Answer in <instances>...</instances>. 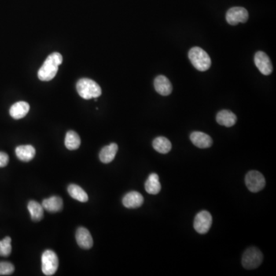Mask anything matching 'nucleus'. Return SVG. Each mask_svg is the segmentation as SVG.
<instances>
[{
  "instance_id": "nucleus-1",
  "label": "nucleus",
  "mask_w": 276,
  "mask_h": 276,
  "mask_svg": "<svg viewBox=\"0 0 276 276\" xmlns=\"http://www.w3.org/2000/svg\"><path fill=\"white\" fill-rule=\"evenodd\" d=\"M63 58L59 52H53L44 61L38 71V78L42 82L52 80L57 74L59 66L62 63Z\"/></svg>"
},
{
  "instance_id": "nucleus-2",
  "label": "nucleus",
  "mask_w": 276,
  "mask_h": 276,
  "mask_svg": "<svg viewBox=\"0 0 276 276\" xmlns=\"http://www.w3.org/2000/svg\"><path fill=\"white\" fill-rule=\"evenodd\" d=\"M76 89L78 94L84 99L97 98L101 94V89L99 85L89 78H82L78 81Z\"/></svg>"
},
{
  "instance_id": "nucleus-3",
  "label": "nucleus",
  "mask_w": 276,
  "mask_h": 276,
  "mask_svg": "<svg viewBox=\"0 0 276 276\" xmlns=\"http://www.w3.org/2000/svg\"><path fill=\"white\" fill-rule=\"evenodd\" d=\"M189 59L196 69L207 71L211 66V59L205 51L200 47L192 48L189 52Z\"/></svg>"
},
{
  "instance_id": "nucleus-4",
  "label": "nucleus",
  "mask_w": 276,
  "mask_h": 276,
  "mask_svg": "<svg viewBox=\"0 0 276 276\" xmlns=\"http://www.w3.org/2000/svg\"><path fill=\"white\" fill-rule=\"evenodd\" d=\"M263 255L259 248L250 247L243 253L242 264L246 269H255L262 264Z\"/></svg>"
},
{
  "instance_id": "nucleus-5",
  "label": "nucleus",
  "mask_w": 276,
  "mask_h": 276,
  "mask_svg": "<svg viewBox=\"0 0 276 276\" xmlns=\"http://www.w3.org/2000/svg\"><path fill=\"white\" fill-rule=\"evenodd\" d=\"M245 185L249 191L257 193L264 189L266 186V179L259 171L251 170L245 176Z\"/></svg>"
},
{
  "instance_id": "nucleus-6",
  "label": "nucleus",
  "mask_w": 276,
  "mask_h": 276,
  "mask_svg": "<svg viewBox=\"0 0 276 276\" xmlns=\"http://www.w3.org/2000/svg\"><path fill=\"white\" fill-rule=\"evenodd\" d=\"M59 267V259L53 251L46 250L42 256V273L45 276H53L57 272Z\"/></svg>"
},
{
  "instance_id": "nucleus-7",
  "label": "nucleus",
  "mask_w": 276,
  "mask_h": 276,
  "mask_svg": "<svg viewBox=\"0 0 276 276\" xmlns=\"http://www.w3.org/2000/svg\"><path fill=\"white\" fill-rule=\"evenodd\" d=\"M212 215L208 211L203 210L198 213L195 216L193 226L195 230L200 234H206L208 233L211 226H212Z\"/></svg>"
},
{
  "instance_id": "nucleus-8",
  "label": "nucleus",
  "mask_w": 276,
  "mask_h": 276,
  "mask_svg": "<svg viewBox=\"0 0 276 276\" xmlns=\"http://www.w3.org/2000/svg\"><path fill=\"white\" fill-rule=\"evenodd\" d=\"M226 19L231 26H236L240 23H245L248 19V12L245 8L233 7L226 12Z\"/></svg>"
},
{
  "instance_id": "nucleus-9",
  "label": "nucleus",
  "mask_w": 276,
  "mask_h": 276,
  "mask_svg": "<svg viewBox=\"0 0 276 276\" xmlns=\"http://www.w3.org/2000/svg\"><path fill=\"white\" fill-rule=\"evenodd\" d=\"M254 61L261 73L264 75H269L273 72V68L271 60L265 52H256Z\"/></svg>"
},
{
  "instance_id": "nucleus-10",
  "label": "nucleus",
  "mask_w": 276,
  "mask_h": 276,
  "mask_svg": "<svg viewBox=\"0 0 276 276\" xmlns=\"http://www.w3.org/2000/svg\"><path fill=\"white\" fill-rule=\"evenodd\" d=\"M76 240L78 245L84 249H89L93 246L92 235L85 228L80 227L77 229Z\"/></svg>"
},
{
  "instance_id": "nucleus-11",
  "label": "nucleus",
  "mask_w": 276,
  "mask_h": 276,
  "mask_svg": "<svg viewBox=\"0 0 276 276\" xmlns=\"http://www.w3.org/2000/svg\"><path fill=\"white\" fill-rule=\"evenodd\" d=\"M122 202L126 208H139L144 203V197L138 192L131 191L123 196Z\"/></svg>"
},
{
  "instance_id": "nucleus-12",
  "label": "nucleus",
  "mask_w": 276,
  "mask_h": 276,
  "mask_svg": "<svg viewBox=\"0 0 276 276\" xmlns=\"http://www.w3.org/2000/svg\"><path fill=\"white\" fill-rule=\"evenodd\" d=\"M154 88L156 92L163 96L169 95L173 90L172 85L164 75H159L155 78Z\"/></svg>"
},
{
  "instance_id": "nucleus-13",
  "label": "nucleus",
  "mask_w": 276,
  "mask_h": 276,
  "mask_svg": "<svg viewBox=\"0 0 276 276\" xmlns=\"http://www.w3.org/2000/svg\"><path fill=\"white\" fill-rule=\"evenodd\" d=\"M190 141L199 148H208L212 146L213 140L205 133L195 131L190 134Z\"/></svg>"
},
{
  "instance_id": "nucleus-14",
  "label": "nucleus",
  "mask_w": 276,
  "mask_h": 276,
  "mask_svg": "<svg viewBox=\"0 0 276 276\" xmlns=\"http://www.w3.org/2000/svg\"><path fill=\"white\" fill-rule=\"evenodd\" d=\"M236 121H237V118H236V115L228 110H222L218 112L217 115H216L217 123L225 127H233L236 123Z\"/></svg>"
},
{
  "instance_id": "nucleus-15",
  "label": "nucleus",
  "mask_w": 276,
  "mask_h": 276,
  "mask_svg": "<svg viewBox=\"0 0 276 276\" xmlns=\"http://www.w3.org/2000/svg\"><path fill=\"white\" fill-rule=\"evenodd\" d=\"M30 104L26 101H19L13 104L9 110L11 117L14 119H21L24 118L30 111Z\"/></svg>"
},
{
  "instance_id": "nucleus-16",
  "label": "nucleus",
  "mask_w": 276,
  "mask_h": 276,
  "mask_svg": "<svg viewBox=\"0 0 276 276\" xmlns=\"http://www.w3.org/2000/svg\"><path fill=\"white\" fill-rule=\"evenodd\" d=\"M118 151V144L115 143L109 144L101 149L99 153V158L102 163H109L113 161Z\"/></svg>"
},
{
  "instance_id": "nucleus-17",
  "label": "nucleus",
  "mask_w": 276,
  "mask_h": 276,
  "mask_svg": "<svg viewBox=\"0 0 276 276\" xmlns=\"http://www.w3.org/2000/svg\"><path fill=\"white\" fill-rule=\"evenodd\" d=\"M42 207L49 213H56L61 211L63 208V201L59 196H52L42 201Z\"/></svg>"
},
{
  "instance_id": "nucleus-18",
  "label": "nucleus",
  "mask_w": 276,
  "mask_h": 276,
  "mask_svg": "<svg viewBox=\"0 0 276 276\" xmlns=\"http://www.w3.org/2000/svg\"><path fill=\"white\" fill-rule=\"evenodd\" d=\"M16 154L22 161L29 162L34 158L35 149L31 145H22L16 148Z\"/></svg>"
},
{
  "instance_id": "nucleus-19",
  "label": "nucleus",
  "mask_w": 276,
  "mask_h": 276,
  "mask_svg": "<svg viewBox=\"0 0 276 276\" xmlns=\"http://www.w3.org/2000/svg\"><path fill=\"white\" fill-rule=\"evenodd\" d=\"M145 189L150 194L156 195L160 193L161 189L158 175L156 174H151L145 183Z\"/></svg>"
},
{
  "instance_id": "nucleus-20",
  "label": "nucleus",
  "mask_w": 276,
  "mask_h": 276,
  "mask_svg": "<svg viewBox=\"0 0 276 276\" xmlns=\"http://www.w3.org/2000/svg\"><path fill=\"white\" fill-rule=\"evenodd\" d=\"M153 148L159 153L165 154L170 152L172 148V144L166 137H158L153 140Z\"/></svg>"
},
{
  "instance_id": "nucleus-21",
  "label": "nucleus",
  "mask_w": 276,
  "mask_h": 276,
  "mask_svg": "<svg viewBox=\"0 0 276 276\" xmlns=\"http://www.w3.org/2000/svg\"><path fill=\"white\" fill-rule=\"evenodd\" d=\"M68 192L70 196L75 200L85 203L89 200V196L86 192L80 186L75 184H71L68 187Z\"/></svg>"
},
{
  "instance_id": "nucleus-22",
  "label": "nucleus",
  "mask_w": 276,
  "mask_h": 276,
  "mask_svg": "<svg viewBox=\"0 0 276 276\" xmlns=\"http://www.w3.org/2000/svg\"><path fill=\"white\" fill-rule=\"evenodd\" d=\"M28 210L31 214V219L35 222L40 221L43 218L44 208L38 202L31 200L29 203Z\"/></svg>"
},
{
  "instance_id": "nucleus-23",
  "label": "nucleus",
  "mask_w": 276,
  "mask_h": 276,
  "mask_svg": "<svg viewBox=\"0 0 276 276\" xmlns=\"http://www.w3.org/2000/svg\"><path fill=\"white\" fill-rule=\"evenodd\" d=\"M65 147L70 151L78 149L81 145L80 137L73 130L68 131L64 140Z\"/></svg>"
},
{
  "instance_id": "nucleus-24",
  "label": "nucleus",
  "mask_w": 276,
  "mask_h": 276,
  "mask_svg": "<svg viewBox=\"0 0 276 276\" xmlns=\"http://www.w3.org/2000/svg\"><path fill=\"white\" fill-rule=\"evenodd\" d=\"M12 240L9 236H6L4 240L0 241V255L1 256H9L12 252Z\"/></svg>"
},
{
  "instance_id": "nucleus-25",
  "label": "nucleus",
  "mask_w": 276,
  "mask_h": 276,
  "mask_svg": "<svg viewBox=\"0 0 276 276\" xmlns=\"http://www.w3.org/2000/svg\"><path fill=\"white\" fill-rule=\"evenodd\" d=\"M14 271V266L10 262H0V276H9Z\"/></svg>"
},
{
  "instance_id": "nucleus-26",
  "label": "nucleus",
  "mask_w": 276,
  "mask_h": 276,
  "mask_svg": "<svg viewBox=\"0 0 276 276\" xmlns=\"http://www.w3.org/2000/svg\"><path fill=\"white\" fill-rule=\"evenodd\" d=\"M9 156L4 152H0V167H4L9 163Z\"/></svg>"
}]
</instances>
